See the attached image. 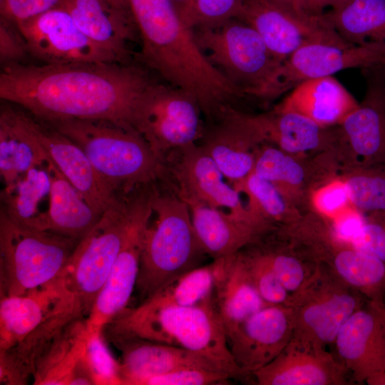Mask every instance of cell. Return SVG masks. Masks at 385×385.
Wrapping results in <instances>:
<instances>
[{"instance_id": "6da1fadb", "label": "cell", "mask_w": 385, "mask_h": 385, "mask_svg": "<svg viewBox=\"0 0 385 385\" xmlns=\"http://www.w3.org/2000/svg\"><path fill=\"white\" fill-rule=\"evenodd\" d=\"M154 81L145 66L81 62L3 66L0 97L46 123L104 120L130 125L134 106Z\"/></svg>"}, {"instance_id": "7a4b0ae2", "label": "cell", "mask_w": 385, "mask_h": 385, "mask_svg": "<svg viewBox=\"0 0 385 385\" xmlns=\"http://www.w3.org/2000/svg\"><path fill=\"white\" fill-rule=\"evenodd\" d=\"M105 338H138L190 349L220 364L234 378L248 377L235 364L214 297L191 306L145 301L126 307L104 327Z\"/></svg>"}, {"instance_id": "3957f363", "label": "cell", "mask_w": 385, "mask_h": 385, "mask_svg": "<svg viewBox=\"0 0 385 385\" xmlns=\"http://www.w3.org/2000/svg\"><path fill=\"white\" fill-rule=\"evenodd\" d=\"M47 123L82 149L101 178L118 196L154 183L164 175V163L130 125L78 119Z\"/></svg>"}, {"instance_id": "277c9868", "label": "cell", "mask_w": 385, "mask_h": 385, "mask_svg": "<svg viewBox=\"0 0 385 385\" xmlns=\"http://www.w3.org/2000/svg\"><path fill=\"white\" fill-rule=\"evenodd\" d=\"M150 218L145 228L135 291L140 302L175 279L201 266L205 256L188 204L175 192L150 187Z\"/></svg>"}, {"instance_id": "5b68a950", "label": "cell", "mask_w": 385, "mask_h": 385, "mask_svg": "<svg viewBox=\"0 0 385 385\" xmlns=\"http://www.w3.org/2000/svg\"><path fill=\"white\" fill-rule=\"evenodd\" d=\"M130 216V195L120 197L78 242L56 279L57 313L73 321L86 319L124 241Z\"/></svg>"}, {"instance_id": "8992f818", "label": "cell", "mask_w": 385, "mask_h": 385, "mask_svg": "<svg viewBox=\"0 0 385 385\" xmlns=\"http://www.w3.org/2000/svg\"><path fill=\"white\" fill-rule=\"evenodd\" d=\"M79 240L21 225L0 210V294L17 296L63 272Z\"/></svg>"}, {"instance_id": "52a82bcc", "label": "cell", "mask_w": 385, "mask_h": 385, "mask_svg": "<svg viewBox=\"0 0 385 385\" xmlns=\"http://www.w3.org/2000/svg\"><path fill=\"white\" fill-rule=\"evenodd\" d=\"M278 232L304 257L327 267L367 299L384 302L385 262L340 239L327 220L308 212Z\"/></svg>"}, {"instance_id": "ba28073f", "label": "cell", "mask_w": 385, "mask_h": 385, "mask_svg": "<svg viewBox=\"0 0 385 385\" xmlns=\"http://www.w3.org/2000/svg\"><path fill=\"white\" fill-rule=\"evenodd\" d=\"M192 30L205 56L240 95L257 98L282 63L240 19Z\"/></svg>"}, {"instance_id": "9c48e42d", "label": "cell", "mask_w": 385, "mask_h": 385, "mask_svg": "<svg viewBox=\"0 0 385 385\" xmlns=\"http://www.w3.org/2000/svg\"><path fill=\"white\" fill-rule=\"evenodd\" d=\"M201 107L184 91L168 83H150L139 96L130 125L163 163L203 137Z\"/></svg>"}, {"instance_id": "30bf717a", "label": "cell", "mask_w": 385, "mask_h": 385, "mask_svg": "<svg viewBox=\"0 0 385 385\" xmlns=\"http://www.w3.org/2000/svg\"><path fill=\"white\" fill-rule=\"evenodd\" d=\"M0 114L65 176L100 215L121 197L101 178L82 149L52 125L9 104L1 106Z\"/></svg>"}, {"instance_id": "8fae6325", "label": "cell", "mask_w": 385, "mask_h": 385, "mask_svg": "<svg viewBox=\"0 0 385 385\" xmlns=\"http://www.w3.org/2000/svg\"><path fill=\"white\" fill-rule=\"evenodd\" d=\"M292 297V338L325 348L333 345L343 324L369 300L321 265Z\"/></svg>"}, {"instance_id": "7c38bea8", "label": "cell", "mask_w": 385, "mask_h": 385, "mask_svg": "<svg viewBox=\"0 0 385 385\" xmlns=\"http://www.w3.org/2000/svg\"><path fill=\"white\" fill-rule=\"evenodd\" d=\"M362 100L339 125L334 155L342 170L385 164V66L364 70Z\"/></svg>"}, {"instance_id": "4fadbf2b", "label": "cell", "mask_w": 385, "mask_h": 385, "mask_svg": "<svg viewBox=\"0 0 385 385\" xmlns=\"http://www.w3.org/2000/svg\"><path fill=\"white\" fill-rule=\"evenodd\" d=\"M385 66V43L353 45L317 42L305 45L284 60L258 98L272 100L306 80L331 76L349 68Z\"/></svg>"}, {"instance_id": "5bb4252c", "label": "cell", "mask_w": 385, "mask_h": 385, "mask_svg": "<svg viewBox=\"0 0 385 385\" xmlns=\"http://www.w3.org/2000/svg\"><path fill=\"white\" fill-rule=\"evenodd\" d=\"M150 191L141 188L130 195L126 235L111 272L86 319L88 334L103 332L128 307L137 282L144 232L152 215Z\"/></svg>"}, {"instance_id": "9a60e30c", "label": "cell", "mask_w": 385, "mask_h": 385, "mask_svg": "<svg viewBox=\"0 0 385 385\" xmlns=\"http://www.w3.org/2000/svg\"><path fill=\"white\" fill-rule=\"evenodd\" d=\"M237 19L252 26L271 53L282 63L299 48L312 43H349L334 30L325 12H297L270 0H244Z\"/></svg>"}, {"instance_id": "2e32d148", "label": "cell", "mask_w": 385, "mask_h": 385, "mask_svg": "<svg viewBox=\"0 0 385 385\" xmlns=\"http://www.w3.org/2000/svg\"><path fill=\"white\" fill-rule=\"evenodd\" d=\"M17 26L30 55L43 63H122L92 41L62 4Z\"/></svg>"}, {"instance_id": "e0dca14e", "label": "cell", "mask_w": 385, "mask_h": 385, "mask_svg": "<svg viewBox=\"0 0 385 385\" xmlns=\"http://www.w3.org/2000/svg\"><path fill=\"white\" fill-rule=\"evenodd\" d=\"M292 335V309L282 304L263 307L226 333L235 364L248 376L275 359Z\"/></svg>"}, {"instance_id": "ac0fdd59", "label": "cell", "mask_w": 385, "mask_h": 385, "mask_svg": "<svg viewBox=\"0 0 385 385\" xmlns=\"http://www.w3.org/2000/svg\"><path fill=\"white\" fill-rule=\"evenodd\" d=\"M333 346L353 384L385 372V304L367 300L343 324Z\"/></svg>"}, {"instance_id": "d6986e66", "label": "cell", "mask_w": 385, "mask_h": 385, "mask_svg": "<svg viewBox=\"0 0 385 385\" xmlns=\"http://www.w3.org/2000/svg\"><path fill=\"white\" fill-rule=\"evenodd\" d=\"M252 173L271 183L292 205L305 214L310 191L337 175L339 168L330 153L302 157L263 143L256 148Z\"/></svg>"}, {"instance_id": "ffe728a7", "label": "cell", "mask_w": 385, "mask_h": 385, "mask_svg": "<svg viewBox=\"0 0 385 385\" xmlns=\"http://www.w3.org/2000/svg\"><path fill=\"white\" fill-rule=\"evenodd\" d=\"M178 151L180 157L175 168H173L177 193L192 196L212 207L270 231L255 220L241 194L226 180L200 145L192 144Z\"/></svg>"}, {"instance_id": "44dd1931", "label": "cell", "mask_w": 385, "mask_h": 385, "mask_svg": "<svg viewBox=\"0 0 385 385\" xmlns=\"http://www.w3.org/2000/svg\"><path fill=\"white\" fill-rule=\"evenodd\" d=\"M257 385L352 384L347 370L327 348L292 338L265 366L252 373Z\"/></svg>"}, {"instance_id": "7402d4cb", "label": "cell", "mask_w": 385, "mask_h": 385, "mask_svg": "<svg viewBox=\"0 0 385 385\" xmlns=\"http://www.w3.org/2000/svg\"><path fill=\"white\" fill-rule=\"evenodd\" d=\"M109 342L120 352L119 374L123 385H143L149 378L185 367L228 373L217 363L190 349L138 338Z\"/></svg>"}, {"instance_id": "603a6c76", "label": "cell", "mask_w": 385, "mask_h": 385, "mask_svg": "<svg viewBox=\"0 0 385 385\" xmlns=\"http://www.w3.org/2000/svg\"><path fill=\"white\" fill-rule=\"evenodd\" d=\"M177 194L188 204L197 238L213 260L235 255L270 233L192 196Z\"/></svg>"}, {"instance_id": "cb8c5ba5", "label": "cell", "mask_w": 385, "mask_h": 385, "mask_svg": "<svg viewBox=\"0 0 385 385\" xmlns=\"http://www.w3.org/2000/svg\"><path fill=\"white\" fill-rule=\"evenodd\" d=\"M61 4L92 41L114 54L122 63L132 62L130 46L139 38L132 14L119 11L103 0H63Z\"/></svg>"}, {"instance_id": "d4e9b609", "label": "cell", "mask_w": 385, "mask_h": 385, "mask_svg": "<svg viewBox=\"0 0 385 385\" xmlns=\"http://www.w3.org/2000/svg\"><path fill=\"white\" fill-rule=\"evenodd\" d=\"M264 143L302 157L334 152L336 128H324L297 113L272 111L256 115Z\"/></svg>"}, {"instance_id": "484cf974", "label": "cell", "mask_w": 385, "mask_h": 385, "mask_svg": "<svg viewBox=\"0 0 385 385\" xmlns=\"http://www.w3.org/2000/svg\"><path fill=\"white\" fill-rule=\"evenodd\" d=\"M359 101L333 76L302 81L274 107L297 113L324 128L339 125Z\"/></svg>"}, {"instance_id": "4316f807", "label": "cell", "mask_w": 385, "mask_h": 385, "mask_svg": "<svg viewBox=\"0 0 385 385\" xmlns=\"http://www.w3.org/2000/svg\"><path fill=\"white\" fill-rule=\"evenodd\" d=\"M213 263L214 295L227 333L269 304L257 291L240 252Z\"/></svg>"}, {"instance_id": "83f0119b", "label": "cell", "mask_w": 385, "mask_h": 385, "mask_svg": "<svg viewBox=\"0 0 385 385\" xmlns=\"http://www.w3.org/2000/svg\"><path fill=\"white\" fill-rule=\"evenodd\" d=\"M60 297L55 279L17 296L1 297L0 351L21 342L52 312Z\"/></svg>"}, {"instance_id": "f1b7e54d", "label": "cell", "mask_w": 385, "mask_h": 385, "mask_svg": "<svg viewBox=\"0 0 385 385\" xmlns=\"http://www.w3.org/2000/svg\"><path fill=\"white\" fill-rule=\"evenodd\" d=\"M51 170L48 162L38 164L4 187L1 193V210L24 227L47 230V212L41 207L49 202Z\"/></svg>"}, {"instance_id": "f546056e", "label": "cell", "mask_w": 385, "mask_h": 385, "mask_svg": "<svg viewBox=\"0 0 385 385\" xmlns=\"http://www.w3.org/2000/svg\"><path fill=\"white\" fill-rule=\"evenodd\" d=\"M48 163L51 170V187L46 229L80 240L103 215H100L82 197L52 163Z\"/></svg>"}, {"instance_id": "4dcf8cb0", "label": "cell", "mask_w": 385, "mask_h": 385, "mask_svg": "<svg viewBox=\"0 0 385 385\" xmlns=\"http://www.w3.org/2000/svg\"><path fill=\"white\" fill-rule=\"evenodd\" d=\"M87 338L86 319L68 324L37 359L33 384L68 385L73 369L84 356Z\"/></svg>"}, {"instance_id": "1f68e13d", "label": "cell", "mask_w": 385, "mask_h": 385, "mask_svg": "<svg viewBox=\"0 0 385 385\" xmlns=\"http://www.w3.org/2000/svg\"><path fill=\"white\" fill-rule=\"evenodd\" d=\"M325 15L349 43H385V0H349Z\"/></svg>"}, {"instance_id": "d6a6232c", "label": "cell", "mask_w": 385, "mask_h": 385, "mask_svg": "<svg viewBox=\"0 0 385 385\" xmlns=\"http://www.w3.org/2000/svg\"><path fill=\"white\" fill-rule=\"evenodd\" d=\"M232 186L246 197V205L255 220L272 231L290 225L304 215L271 183L253 173Z\"/></svg>"}, {"instance_id": "836d02e7", "label": "cell", "mask_w": 385, "mask_h": 385, "mask_svg": "<svg viewBox=\"0 0 385 385\" xmlns=\"http://www.w3.org/2000/svg\"><path fill=\"white\" fill-rule=\"evenodd\" d=\"M292 295L311 279L317 265L311 262L274 231L255 243Z\"/></svg>"}, {"instance_id": "e575fe53", "label": "cell", "mask_w": 385, "mask_h": 385, "mask_svg": "<svg viewBox=\"0 0 385 385\" xmlns=\"http://www.w3.org/2000/svg\"><path fill=\"white\" fill-rule=\"evenodd\" d=\"M214 288L212 261L175 279L144 301L160 306H191L213 298Z\"/></svg>"}, {"instance_id": "d590c367", "label": "cell", "mask_w": 385, "mask_h": 385, "mask_svg": "<svg viewBox=\"0 0 385 385\" xmlns=\"http://www.w3.org/2000/svg\"><path fill=\"white\" fill-rule=\"evenodd\" d=\"M338 174L355 207L365 215H385V164L352 167Z\"/></svg>"}, {"instance_id": "8d00e7d4", "label": "cell", "mask_w": 385, "mask_h": 385, "mask_svg": "<svg viewBox=\"0 0 385 385\" xmlns=\"http://www.w3.org/2000/svg\"><path fill=\"white\" fill-rule=\"evenodd\" d=\"M43 162L44 156L0 114V174L5 187Z\"/></svg>"}, {"instance_id": "74e56055", "label": "cell", "mask_w": 385, "mask_h": 385, "mask_svg": "<svg viewBox=\"0 0 385 385\" xmlns=\"http://www.w3.org/2000/svg\"><path fill=\"white\" fill-rule=\"evenodd\" d=\"M240 253L257 291L265 303L290 306L292 294L282 284L256 245L254 243L245 247Z\"/></svg>"}, {"instance_id": "f35d334b", "label": "cell", "mask_w": 385, "mask_h": 385, "mask_svg": "<svg viewBox=\"0 0 385 385\" xmlns=\"http://www.w3.org/2000/svg\"><path fill=\"white\" fill-rule=\"evenodd\" d=\"M351 204L346 185L339 175L316 185L309 192L307 210L326 220H332Z\"/></svg>"}, {"instance_id": "ab89813d", "label": "cell", "mask_w": 385, "mask_h": 385, "mask_svg": "<svg viewBox=\"0 0 385 385\" xmlns=\"http://www.w3.org/2000/svg\"><path fill=\"white\" fill-rule=\"evenodd\" d=\"M243 4L244 0H190L179 14L183 21L194 29L238 19Z\"/></svg>"}, {"instance_id": "60d3db41", "label": "cell", "mask_w": 385, "mask_h": 385, "mask_svg": "<svg viewBox=\"0 0 385 385\" xmlns=\"http://www.w3.org/2000/svg\"><path fill=\"white\" fill-rule=\"evenodd\" d=\"M84 359L95 385L122 384L119 361L106 345L103 332L88 334Z\"/></svg>"}, {"instance_id": "b9f144b4", "label": "cell", "mask_w": 385, "mask_h": 385, "mask_svg": "<svg viewBox=\"0 0 385 385\" xmlns=\"http://www.w3.org/2000/svg\"><path fill=\"white\" fill-rule=\"evenodd\" d=\"M232 378V375L223 371L185 367L149 378L143 385L227 384Z\"/></svg>"}, {"instance_id": "7bdbcfd3", "label": "cell", "mask_w": 385, "mask_h": 385, "mask_svg": "<svg viewBox=\"0 0 385 385\" xmlns=\"http://www.w3.org/2000/svg\"><path fill=\"white\" fill-rule=\"evenodd\" d=\"M351 243L385 262V215H366L365 222Z\"/></svg>"}, {"instance_id": "ee69618b", "label": "cell", "mask_w": 385, "mask_h": 385, "mask_svg": "<svg viewBox=\"0 0 385 385\" xmlns=\"http://www.w3.org/2000/svg\"><path fill=\"white\" fill-rule=\"evenodd\" d=\"M30 55L18 26L0 17V61L3 66L23 63Z\"/></svg>"}, {"instance_id": "f6af8a7d", "label": "cell", "mask_w": 385, "mask_h": 385, "mask_svg": "<svg viewBox=\"0 0 385 385\" xmlns=\"http://www.w3.org/2000/svg\"><path fill=\"white\" fill-rule=\"evenodd\" d=\"M63 0H0V16L15 24L60 6Z\"/></svg>"}, {"instance_id": "bcb514c9", "label": "cell", "mask_w": 385, "mask_h": 385, "mask_svg": "<svg viewBox=\"0 0 385 385\" xmlns=\"http://www.w3.org/2000/svg\"><path fill=\"white\" fill-rule=\"evenodd\" d=\"M304 11L310 14H322L329 6V0H301Z\"/></svg>"}, {"instance_id": "7dc6e473", "label": "cell", "mask_w": 385, "mask_h": 385, "mask_svg": "<svg viewBox=\"0 0 385 385\" xmlns=\"http://www.w3.org/2000/svg\"><path fill=\"white\" fill-rule=\"evenodd\" d=\"M290 10L306 13L302 6L301 0H270Z\"/></svg>"}, {"instance_id": "c3c4849f", "label": "cell", "mask_w": 385, "mask_h": 385, "mask_svg": "<svg viewBox=\"0 0 385 385\" xmlns=\"http://www.w3.org/2000/svg\"><path fill=\"white\" fill-rule=\"evenodd\" d=\"M112 7L125 13L131 14L128 0H103Z\"/></svg>"}, {"instance_id": "681fc988", "label": "cell", "mask_w": 385, "mask_h": 385, "mask_svg": "<svg viewBox=\"0 0 385 385\" xmlns=\"http://www.w3.org/2000/svg\"><path fill=\"white\" fill-rule=\"evenodd\" d=\"M172 1L175 5L179 12L188 4L190 0H172Z\"/></svg>"}, {"instance_id": "f907efd6", "label": "cell", "mask_w": 385, "mask_h": 385, "mask_svg": "<svg viewBox=\"0 0 385 385\" xmlns=\"http://www.w3.org/2000/svg\"><path fill=\"white\" fill-rule=\"evenodd\" d=\"M348 1L349 0H329V6L331 7V9H336Z\"/></svg>"}, {"instance_id": "816d5d0a", "label": "cell", "mask_w": 385, "mask_h": 385, "mask_svg": "<svg viewBox=\"0 0 385 385\" xmlns=\"http://www.w3.org/2000/svg\"><path fill=\"white\" fill-rule=\"evenodd\" d=\"M384 303L385 304V293H384Z\"/></svg>"}]
</instances>
